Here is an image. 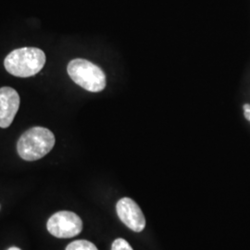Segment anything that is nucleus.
I'll use <instances>...</instances> for the list:
<instances>
[{"label":"nucleus","instance_id":"nucleus-1","mask_svg":"<svg viewBox=\"0 0 250 250\" xmlns=\"http://www.w3.org/2000/svg\"><path fill=\"white\" fill-rule=\"evenodd\" d=\"M45 63L44 51L36 47H22L10 52L5 59L4 65L10 74L27 78L40 72Z\"/></svg>","mask_w":250,"mask_h":250},{"label":"nucleus","instance_id":"nucleus-3","mask_svg":"<svg viewBox=\"0 0 250 250\" xmlns=\"http://www.w3.org/2000/svg\"><path fill=\"white\" fill-rule=\"evenodd\" d=\"M68 74L83 89L98 93L106 87V75L99 66L86 60L75 59L68 64Z\"/></svg>","mask_w":250,"mask_h":250},{"label":"nucleus","instance_id":"nucleus-10","mask_svg":"<svg viewBox=\"0 0 250 250\" xmlns=\"http://www.w3.org/2000/svg\"><path fill=\"white\" fill-rule=\"evenodd\" d=\"M8 250H21L20 249H18V248H15V247H12V248H10V249H9Z\"/></svg>","mask_w":250,"mask_h":250},{"label":"nucleus","instance_id":"nucleus-7","mask_svg":"<svg viewBox=\"0 0 250 250\" xmlns=\"http://www.w3.org/2000/svg\"><path fill=\"white\" fill-rule=\"evenodd\" d=\"M66 250H99L97 247L89 241L86 240H77L72 242L68 245Z\"/></svg>","mask_w":250,"mask_h":250},{"label":"nucleus","instance_id":"nucleus-6","mask_svg":"<svg viewBox=\"0 0 250 250\" xmlns=\"http://www.w3.org/2000/svg\"><path fill=\"white\" fill-rule=\"evenodd\" d=\"M20 107V96L16 90L4 86L0 88V127L8 128L12 124Z\"/></svg>","mask_w":250,"mask_h":250},{"label":"nucleus","instance_id":"nucleus-8","mask_svg":"<svg viewBox=\"0 0 250 250\" xmlns=\"http://www.w3.org/2000/svg\"><path fill=\"white\" fill-rule=\"evenodd\" d=\"M111 250H134L133 248L130 246L128 242L123 239V238H118L115 241L112 243L111 246Z\"/></svg>","mask_w":250,"mask_h":250},{"label":"nucleus","instance_id":"nucleus-9","mask_svg":"<svg viewBox=\"0 0 250 250\" xmlns=\"http://www.w3.org/2000/svg\"><path fill=\"white\" fill-rule=\"evenodd\" d=\"M244 109H245V117L250 121V105H245L244 106Z\"/></svg>","mask_w":250,"mask_h":250},{"label":"nucleus","instance_id":"nucleus-2","mask_svg":"<svg viewBox=\"0 0 250 250\" xmlns=\"http://www.w3.org/2000/svg\"><path fill=\"white\" fill-rule=\"evenodd\" d=\"M53 133L44 127H33L22 134L17 144L20 157L27 161L42 159L53 148Z\"/></svg>","mask_w":250,"mask_h":250},{"label":"nucleus","instance_id":"nucleus-5","mask_svg":"<svg viewBox=\"0 0 250 250\" xmlns=\"http://www.w3.org/2000/svg\"><path fill=\"white\" fill-rule=\"evenodd\" d=\"M117 214L124 224L134 232H142L146 227V218L139 206L132 198L124 197L118 201Z\"/></svg>","mask_w":250,"mask_h":250},{"label":"nucleus","instance_id":"nucleus-4","mask_svg":"<svg viewBox=\"0 0 250 250\" xmlns=\"http://www.w3.org/2000/svg\"><path fill=\"white\" fill-rule=\"evenodd\" d=\"M47 230L55 237L71 238L83 230L80 217L71 211H60L50 217L46 224Z\"/></svg>","mask_w":250,"mask_h":250}]
</instances>
